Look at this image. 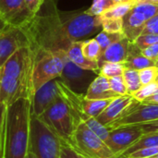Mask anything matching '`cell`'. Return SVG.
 Listing matches in <instances>:
<instances>
[{
    "instance_id": "obj_1",
    "label": "cell",
    "mask_w": 158,
    "mask_h": 158,
    "mask_svg": "<svg viewBox=\"0 0 158 158\" xmlns=\"http://www.w3.org/2000/svg\"><path fill=\"white\" fill-rule=\"evenodd\" d=\"M24 31L28 46L34 52L66 51L72 42L67 37L59 12L51 0H44L39 12L21 28Z\"/></svg>"
},
{
    "instance_id": "obj_2",
    "label": "cell",
    "mask_w": 158,
    "mask_h": 158,
    "mask_svg": "<svg viewBox=\"0 0 158 158\" xmlns=\"http://www.w3.org/2000/svg\"><path fill=\"white\" fill-rule=\"evenodd\" d=\"M35 54L24 46L14 53L0 69V103L9 106L19 99L31 101Z\"/></svg>"
},
{
    "instance_id": "obj_3",
    "label": "cell",
    "mask_w": 158,
    "mask_h": 158,
    "mask_svg": "<svg viewBox=\"0 0 158 158\" xmlns=\"http://www.w3.org/2000/svg\"><path fill=\"white\" fill-rule=\"evenodd\" d=\"M31 102L29 99H19L7 106L5 158H25L29 152Z\"/></svg>"
},
{
    "instance_id": "obj_4",
    "label": "cell",
    "mask_w": 158,
    "mask_h": 158,
    "mask_svg": "<svg viewBox=\"0 0 158 158\" xmlns=\"http://www.w3.org/2000/svg\"><path fill=\"white\" fill-rule=\"evenodd\" d=\"M63 143L72 145L77 121L69 105L59 97L38 117Z\"/></svg>"
},
{
    "instance_id": "obj_5",
    "label": "cell",
    "mask_w": 158,
    "mask_h": 158,
    "mask_svg": "<svg viewBox=\"0 0 158 158\" xmlns=\"http://www.w3.org/2000/svg\"><path fill=\"white\" fill-rule=\"evenodd\" d=\"M35 54L32 71V93L44 84L58 79L61 76L65 62L68 58L67 52L60 51H40ZM33 96V95H32Z\"/></svg>"
},
{
    "instance_id": "obj_6",
    "label": "cell",
    "mask_w": 158,
    "mask_h": 158,
    "mask_svg": "<svg viewBox=\"0 0 158 158\" xmlns=\"http://www.w3.org/2000/svg\"><path fill=\"white\" fill-rule=\"evenodd\" d=\"M29 151L37 158H60L61 140L37 117H31Z\"/></svg>"
},
{
    "instance_id": "obj_7",
    "label": "cell",
    "mask_w": 158,
    "mask_h": 158,
    "mask_svg": "<svg viewBox=\"0 0 158 158\" xmlns=\"http://www.w3.org/2000/svg\"><path fill=\"white\" fill-rule=\"evenodd\" d=\"M71 146L89 158H117L106 143L84 122L77 125Z\"/></svg>"
},
{
    "instance_id": "obj_8",
    "label": "cell",
    "mask_w": 158,
    "mask_h": 158,
    "mask_svg": "<svg viewBox=\"0 0 158 158\" xmlns=\"http://www.w3.org/2000/svg\"><path fill=\"white\" fill-rule=\"evenodd\" d=\"M60 16L62 26L67 37L73 43L94 34L102 26V15H89L85 12L73 14L64 18Z\"/></svg>"
},
{
    "instance_id": "obj_9",
    "label": "cell",
    "mask_w": 158,
    "mask_h": 158,
    "mask_svg": "<svg viewBox=\"0 0 158 158\" xmlns=\"http://www.w3.org/2000/svg\"><path fill=\"white\" fill-rule=\"evenodd\" d=\"M158 14V5L138 3L123 18V33L131 42L134 43L143 33L149 19Z\"/></svg>"
},
{
    "instance_id": "obj_10",
    "label": "cell",
    "mask_w": 158,
    "mask_h": 158,
    "mask_svg": "<svg viewBox=\"0 0 158 158\" xmlns=\"http://www.w3.org/2000/svg\"><path fill=\"white\" fill-rule=\"evenodd\" d=\"M156 119H158V104L143 103L133 98L118 118L106 127L108 131H111L122 126L137 125Z\"/></svg>"
},
{
    "instance_id": "obj_11",
    "label": "cell",
    "mask_w": 158,
    "mask_h": 158,
    "mask_svg": "<svg viewBox=\"0 0 158 158\" xmlns=\"http://www.w3.org/2000/svg\"><path fill=\"white\" fill-rule=\"evenodd\" d=\"M95 73L80 68L67 58L59 80L72 92L78 94H85L90 84L98 76Z\"/></svg>"
},
{
    "instance_id": "obj_12",
    "label": "cell",
    "mask_w": 158,
    "mask_h": 158,
    "mask_svg": "<svg viewBox=\"0 0 158 158\" xmlns=\"http://www.w3.org/2000/svg\"><path fill=\"white\" fill-rule=\"evenodd\" d=\"M33 16L24 0H0V22L5 26L22 28Z\"/></svg>"
},
{
    "instance_id": "obj_13",
    "label": "cell",
    "mask_w": 158,
    "mask_h": 158,
    "mask_svg": "<svg viewBox=\"0 0 158 158\" xmlns=\"http://www.w3.org/2000/svg\"><path fill=\"white\" fill-rule=\"evenodd\" d=\"M28 46V40L21 28L1 25L0 27V69L19 48Z\"/></svg>"
},
{
    "instance_id": "obj_14",
    "label": "cell",
    "mask_w": 158,
    "mask_h": 158,
    "mask_svg": "<svg viewBox=\"0 0 158 158\" xmlns=\"http://www.w3.org/2000/svg\"><path fill=\"white\" fill-rule=\"evenodd\" d=\"M143 134V131L136 125L122 126L109 131L108 138L105 143L118 157Z\"/></svg>"
},
{
    "instance_id": "obj_15",
    "label": "cell",
    "mask_w": 158,
    "mask_h": 158,
    "mask_svg": "<svg viewBox=\"0 0 158 158\" xmlns=\"http://www.w3.org/2000/svg\"><path fill=\"white\" fill-rule=\"evenodd\" d=\"M58 97L59 92L56 79L44 84L34 93L31 98V115L37 118L40 117Z\"/></svg>"
},
{
    "instance_id": "obj_16",
    "label": "cell",
    "mask_w": 158,
    "mask_h": 158,
    "mask_svg": "<svg viewBox=\"0 0 158 158\" xmlns=\"http://www.w3.org/2000/svg\"><path fill=\"white\" fill-rule=\"evenodd\" d=\"M133 100V96L130 94L121 95L114 98L106 108L96 118L97 121L104 126H107L121 115V113L128 107Z\"/></svg>"
},
{
    "instance_id": "obj_17",
    "label": "cell",
    "mask_w": 158,
    "mask_h": 158,
    "mask_svg": "<svg viewBox=\"0 0 158 158\" xmlns=\"http://www.w3.org/2000/svg\"><path fill=\"white\" fill-rule=\"evenodd\" d=\"M130 41L125 37L118 42L114 43L107 47L105 52L100 56L97 63L99 68L106 62L112 63H124L128 56Z\"/></svg>"
},
{
    "instance_id": "obj_18",
    "label": "cell",
    "mask_w": 158,
    "mask_h": 158,
    "mask_svg": "<svg viewBox=\"0 0 158 158\" xmlns=\"http://www.w3.org/2000/svg\"><path fill=\"white\" fill-rule=\"evenodd\" d=\"M118 96L119 95L110 89L108 79L102 75H98L93 81L85 94V97L91 100H107L114 99Z\"/></svg>"
},
{
    "instance_id": "obj_19",
    "label": "cell",
    "mask_w": 158,
    "mask_h": 158,
    "mask_svg": "<svg viewBox=\"0 0 158 158\" xmlns=\"http://www.w3.org/2000/svg\"><path fill=\"white\" fill-rule=\"evenodd\" d=\"M123 64L125 69L141 70L149 67H155L156 61L144 56L142 54V50L134 43H130L128 56Z\"/></svg>"
},
{
    "instance_id": "obj_20",
    "label": "cell",
    "mask_w": 158,
    "mask_h": 158,
    "mask_svg": "<svg viewBox=\"0 0 158 158\" xmlns=\"http://www.w3.org/2000/svg\"><path fill=\"white\" fill-rule=\"evenodd\" d=\"M81 45H82V41H78V42H73L69 49L67 50V56L68 58L79 66L80 68L87 70H92L96 72L99 75V66L96 61H91L87 59L81 50Z\"/></svg>"
},
{
    "instance_id": "obj_21",
    "label": "cell",
    "mask_w": 158,
    "mask_h": 158,
    "mask_svg": "<svg viewBox=\"0 0 158 158\" xmlns=\"http://www.w3.org/2000/svg\"><path fill=\"white\" fill-rule=\"evenodd\" d=\"M158 146V132H151V133H144L131 146H130L124 153H122L117 158H122L130 154H132L138 150L149 148V147H156Z\"/></svg>"
},
{
    "instance_id": "obj_22",
    "label": "cell",
    "mask_w": 158,
    "mask_h": 158,
    "mask_svg": "<svg viewBox=\"0 0 158 158\" xmlns=\"http://www.w3.org/2000/svg\"><path fill=\"white\" fill-rule=\"evenodd\" d=\"M139 0H127L121 3H117L110 9L102 14L103 19H123L126 14L137 4Z\"/></svg>"
},
{
    "instance_id": "obj_23",
    "label": "cell",
    "mask_w": 158,
    "mask_h": 158,
    "mask_svg": "<svg viewBox=\"0 0 158 158\" xmlns=\"http://www.w3.org/2000/svg\"><path fill=\"white\" fill-rule=\"evenodd\" d=\"M123 79L127 87V93L130 95H133L135 93H137L143 86L140 76H139V70L135 69H125L123 72Z\"/></svg>"
},
{
    "instance_id": "obj_24",
    "label": "cell",
    "mask_w": 158,
    "mask_h": 158,
    "mask_svg": "<svg viewBox=\"0 0 158 158\" xmlns=\"http://www.w3.org/2000/svg\"><path fill=\"white\" fill-rule=\"evenodd\" d=\"M81 50L83 56L91 61L97 62L101 56V47L95 38L82 41Z\"/></svg>"
},
{
    "instance_id": "obj_25",
    "label": "cell",
    "mask_w": 158,
    "mask_h": 158,
    "mask_svg": "<svg viewBox=\"0 0 158 158\" xmlns=\"http://www.w3.org/2000/svg\"><path fill=\"white\" fill-rule=\"evenodd\" d=\"M125 38V34L123 32H117V33H109L106 31H102L97 36L95 37L96 41L100 44L101 47V55L105 52V50L113 44L116 42L120 41L121 39Z\"/></svg>"
},
{
    "instance_id": "obj_26",
    "label": "cell",
    "mask_w": 158,
    "mask_h": 158,
    "mask_svg": "<svg viewBox=\"0 0 158 158\" xmlns=\"http://www.w3.org/2000/svg\"><path fill=\"white\" fill-rule=\"evenodd\" d=\"M125 67L123 63H112L106 62L104 63L99 68V75H102L107 79L122 76L124 72Z\"/></svg>"
},
{
    "instance_id": "obj_27",
    "label": "cell",
    "mask_w": 158,
    "mask_h": 158,
    "mask_svg": "<svg viewBox=\"0 0 158 158\" xmlns=\"http://www.w3.org/2000/svg\"><path fill=\"white\" fill-rule=\"evenodd\" d=\"M117 4L115 0H94L92 6L85 13L89 15H102Z\"/></svg>"
},
{
    "instance_id": "obj_28",
    "label": "cell",
    "mask_w": 158,
    "mask_h": 158,
    "mask_svg": "<svg viewBox=\"0 0 158 158\" xmlns=\"http://www.w3.org/2000/svg\"><path fill=\"white\" fill-rule=\"evenodd\" d=\"M7 106L0 103V158H5V134Z\"/></svg>"
},
{
    "instance_id": "obj_29",
    "label": "cell",
    "mask_w": 158,
    "mask_h": 158,
    "mask_svg": "<svg viewBox=\"0 0 158 158\" xmlns=\"http://www.w3.org/2000/svg\"><path fill=\"white\" fill-rule=\"evenodd\" d=\"M102 28L104 31L109 33L123 32V19H103Z\"/></svg>"
},
{
    "instance_id": "obj_30",
    "label": "cell",
    "mask_w": 158,
    "mask_h": 158,
    "mask_svg": "<svg viewBox=\"0 0 158 158\" xmlns=\"http://www.w3.org/2000/svg\"><path fill=\"white\" fill-rule=\"evenodd\" d=\"M140 80L143 85L150 84L156 82V78L158 76V67H149L143 69L139 70Z\"/></svg>"
},
{
    "instance_id": "obj_31",
    "label": "cell",
    "mask_w": 158,
    "mask_h": 158,
    "mask_svg": "<svg viewBox=\"0 0 158 158\" xmlns=\"http://www.w3.org/2000/svg\"><path fill=\"white\" fill-rule=\"evenodd\" d=\"M158 89V83L156 82H153L150 84H146V85H143L142 88L135 93L132 96L135 100L143 102L144 101L146 98L150 97L152 94H154V93Z\"/></svg>"
},
{
    "instance_id": "obj_32",
    "label": "cell",
    "mask_w": 158,
    "mask_h": 158,
    "mask_svg": "<svg viewBox=\"0 0 158 158\" xmlns=\"http://www.w3.org/2000/svg\"><path fill=\"white\" fill-rule=\"evenodd\" d=\"M108 81H109L110 89L115 94H117L119 96L128 94L127 87H126L124 79H123V76H118V77L110 78V79H108Z\"/></svg>"
},
{
    "instance_id": "obj_33",
    "label": "cell",
    "mask_w": 158,
    "mask_h": 158,
    "mask_svg": "<svg viewBox=\"0 0 158 158\" xmlns=\"http://www.w3.org/2000/svg\"><path fill=\"white\" fill-rule=\"evenodd\" d=\"M134 44L141 49L143 50L145 48H147L148 46H151L153 44H158V35L156 34H150V33H146V34H141L136 41L134 42Z\"/></svg>"
},
{
    "instance_id": "obj_34",
    "label": "cell",
    "mask_w": 158,
    "mask_h": 158,
    "mask_svg": "<svg viewBox=\"0 0 158 158\" xmlns=\"http://www.w3.org/2000/svg\"><path fill=\"white\" fill-rule=\"evenodd\" d=\"M60 158H89L84 156L81 152L77 151L71 145L61 142V151H60Z\"/></svg>"
},
{
    "instance_id": "obj_35",
    "label": "cell",
    "mask_w": 158,
    "mask_h": 158,
    "mask_svg": "<svg viewBox=\"0 0 158 158\" xmlns=\"http://www.w3.org/2000/svg\"><path fill=\"white\" fill-rule=\"evenodd\" d=\"M146 33L158 35V14L153 17L151 19H149L148 22L146 23L142 34H146Z\"/></svg>"
},
{
    "instance_id": "obj_36",
    "label": "cell",
    "mask_w": 158,
    "mask_h": 158,
    "mask_svg": "<svg viewBox=\"0 0 158 158\" xmlns=\"http://www.w3.org/2000/svg\"><path fill=\"white\" fill-rule=\"evenodd\" d=\"M143 133H151V132H158V119L154 121H149L145 123L137 124Z\"/></svg>"
},
{
    "instance_id": "obj_37",
    "label": "cell",
    "mask_w": 158,
    "mask_h": 158,
    "mask_svg": "<svg viewBox=\"0 0 158 158\" xmlns=\"http://www.w3.org/2000/svg\"><path fill=\"white\" fill-rule=\"evenodd\" d=\"M142 54L144 56H146L147 58H150V59L156 61L158 57V44H153V45L148 46L147 48L142 50Z\"/></svg>"
},
{
    "instance_id": "obj_38",
    "label": "cell",
    "mask_w": 158,
    "mask_h": 158,
    "mask_svg": "<svg viewBox=\"0 0 158 158\" xmlns=\"http://www.w3.org/2000/svg\"><path fill=\"white\" fill-rule=\"evenodd\" d=\"M24 2L26 4V6L32 15H36L44 4V2H41L39 0H24Z\"/></svg>"
},
{
    "instance_id": "obj_39",
    "label": "cell",
    "mask_w": 158,
    "mask_h": 158,
    "mask_svg": "<svg viewBox=\"0 0 158 158\" xmlns=\"http://www.w3.org/2000/svg\"><path fill=\"white\" fill-rule=\"evenodd\" d=\"M143 103H147V104H158V89L152 94L150 97L146 98Z\"/></svg>"
},
{
    "instance_id": "obj_40",
    "label": "cell",
    "mask_w": 158,
    "mask_h": 158,
    "mask_svg": "<svg viewBox=\"0 0 158 158\" xmlns=\"http://www.w3.org/2000/svg\"><path fill=\"white\" fill-rule=\"evenodd\" d=\"M139 3H149V4L158 5V0H139Z\"/></svg>"
},
{
    "instance_id": "obj_41",
    "label": "cell",
    "mask_w": 158,
    "mask_h": 158,
    "mask_svg": "<svg viewBox=\"0 0 158 158\" xmlns=\"http://www.w3.org/2000/svg\"><path fill=\"white\" fill-rule=\"evenodd\" d=\"M27 158H37V157L34 156V154H33V153H31V151H29V152H28V154H27Z\"/></svg>"
},
{
    "instance_id": "obj_42",
    "label": "cell",
    "mask_w": 158,
    "mask_h": 158,
    "mask_svg": "<svg viewBox=\"0 0 158 158\" xmlns=\"http://www.w3.org/2000/svg\"><path fill=\"white\" fill-rule=\"evenodd\" d=\"M117 3H121V2H124V1H127V0H115Z\"/></svg>"
},
{
    "instance_id": "obj_43",
    "label": "cell",
    "mask_w": 158,
    "mask_h": 158,
    "mask_svg": "<svg viewBox=\"0 0 158 158\" xmlns=\"http://www.w3.org/2000/svg\"><path fill=\"white\" fill-rule=\"evenodd\" d=\"M156 83H158V76H157V78H156Z\"/></svg>"
},
{
    "instance_id": "obj_44",
    "label": "cell",
    "mask_w": 158,
    "mask_h": 158,
    "mask_svg": "<svg viewBox=\"0 0 158 158\" xmlns=\"http://www.w3.org/2000/svg\"><path fill=\"white\" fill-rule=\"evenodd\" d=\"M156 65H158V57L157 59H156Z\"/></svg>"
},
{
    "instance_id": "obj_45",
    "label": "cell",
    "mask_w": 158,
    "mask_h": 158,
    "mask_svg": "<svg viewBox=\"0 0 158 158\" xmlns=\"http://www.w3.org/2000/svg\"><path fill=\"white\" fill-rule=\"evenodd\" d=\"M154 158H158V155H157V156H155Z\"/></svg>"
},
{
    "instance_id": "obj_46",
    "label": "cell",
    "mask_w": 158,
    "mask_h": 158,
    "mask_svg": "<svg viewBox=\"0 0 158 158\" xmlns=\"http://www.w3.org/2000/svg\"><path fill=\"white\" fill-rule=\"evenodd\" d=\"M39 1H41V2H44V0H39Z\"/></svg>"
},
{
    "instance_id": "obj_47",
    "label": "cell",
    "mask_w": 158,
    "mask_h": 158,
    "mask_svg": "<svg viewBox=\"0 0 158 158\" xmlns=\"http://www.w3.org/2000/svg\"><path fill=\"white\" fill-rule=\"evenodd\" d=\"M148 158H154V157H148Z\"/></svg>"
},
{
    "instance_id": "obj_48",
    "label": "cell",
    "mask_w": 158,
    "mask_h": 158,
    "mask_svg": "<svg viewBox=\"0 0 158 158\" xmlns=\"http://www.w3.org/2000/svg\"><path fill=\"white\" fill-rule=\"evenodd\" d=\"M156 67H158V65H156Z\"/></svg>"
},
{
    "instance_id": "obj_49",
    "label": "cell",
    "mask_w": 158,
    "mask_h": 158,
    "mask_svg": "<svg viewBox=\"0 0 158 158\" xmlns=\"http://www.w3.org/2000/svg\"><path fill=\"white\" fill-rule=\"evenodd\" d=\"M25 158H27V156H26V157H25Z\"/></svg>"
}]
</instances>
